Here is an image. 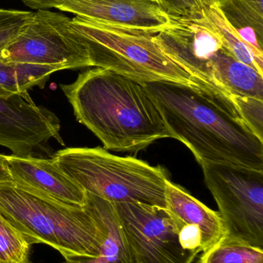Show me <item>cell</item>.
Segmentation results:
<instances>
[{
	"mask_svg": "<svg viewBox=\"0 0 263 263\" xmlns=\"http://www.w3.org/2000/svg\"><path fill=\"white\" fill-rule=\"evenodd\" d=\"M11 181L12 179L8 168L6 155L0 154V183Z\"/></svg>",
	"mask_w": 263,
	"mask_h": 263,
	"instance_id": "cell-24",
	"label": "cell"
},
{
	"mask_svg": "<svg viewBox=\"0 0 263 263\" xmlns=\"http://www.w3.org/2000/svg\"><path fill=\"white\" fill-rule=\"evenodd\" d=\"M0 213L30 246L46 244L63 258L98 255L101 230L84 206L64 203L11 181L0 183Z\"/></svg>",
	"mask_w": 263,
	"mask_h": 263,
	"instance_id": "cell-3",
	"label": "cell"
},
{
	"mask_svg": "<svg viewBox=\"0 0 263 263\" xmlns=\"http://www.w3.org/2000/svg\"><path fill=\"white\" fill-rule=\"evenodd\" d=\"M84 207L101 230L98 255L66 256L65 263H135L114 204L86 192Z\"/></svg>",
	"mask_w": 263,
	"mask_h": 263,
	"instance_id": "cell-14",
	"label": "cell"
},
{
	"mask_svg": "<svg viewBox=\"0 0 263 263\" xmlns=\"http://www.w3.org/2000/svg\"><path fill=\"white\" fill-rule=\"evenodd\" d=\"M0 60L58 66L63 70L93 66L86 40L74 29L71 18L43 9L33 12L16 36L0 50Z\"/></svg>",
	"mask_w": 263,
	"mask_h": 263,
	"instance_id": "cell-7",
	"label": "cell"
},
{
	"mask_svg": "<svg viewBox=\"0 0 263 263\" xmlns=\"http://www.w3.org/2000/svg\"><path fill=\"white\" fill-rule=\"evenodd\" d=\"M197 1L202 10V9H206L216 3V0H197Z\"/></svg>",
	"mask_w": 263,
	"mask_h": 263,
	"instance_id": "cell-25",
	"label": "cell"
},
{
	"mask_svg": "<svg viewBox=\"0 0 263 263\" xmlns=\"http://www.w3.org/2000/svg\"><path fill=\"white\" fill-rule=\"evenodd\" d=\"M12 182L64 203L84 206L86 192L57 165L52 158L6 156Z\"/></svg>",
	"mask_w": 263,
	"mask_h": 263,
	"instance_id": "cell-12",
	"label": "cell"
},
{
	"mask_svg": "<svg viewBox=\"0 0 263 263\" xmlns=\"http://www.w3.org/2000/svg\"><path fill=\"white\" fill-rule=\"evenodd\" d=\"M198 263H263V249L222 239L203 252Z\"/></svg>",
	"mask_w": 263,
	"mask_h": 263,
	"instance_id": "cell-18",
	"label": "cell"
},
{
	"mask_svg": "<svg viewBox=\"0 0 263 263\" xmlns=\"http://www.w3.org/2000/svg\"><path fill=\"white\" fill-rule=\"evenodd\" d=\"M26 263H32V262H30V261H29H29H28V262H26Z\"/></svg>",
	"mask_w": 263,
	"mask_h": 263,
	"instance_id": "cell-26",
	"label": "cell"
},
{
	"mask_svg": "<svg viewBox=\"0 0 263 263\" xmlns=\"http://www.w3.org/2000/svg\"><path fill=\"white\" fill-rule=\"evenodd\" d=\"M73 26L86 40L92 66L140 83H196L154 41L157 32L128 29L77 16Z\"/></svg>",
	"mask_w": 263,
	"mask_h": 263,
	"instance_id": "cell-5",
	"label": "cell"
},
{
	"mask_svg": "<svg viewBox=\"0 0 263 263\" xmlns=\"http://www.w3.org/2000/svg\"><path fill=\"white\" fill-rule=\"evenodd\" d=\"M154 39L162 52L193 80L219 92L215 83V65L223 45L202 16L171 18L168 27L157 32Z\"/></svg>",
	"mask_w": 263,
	"mask_h": 263,
	"instance_id": "cell-10",
	"label": "cell"
},
{
	"mask_svg": "<svg viewBox=\"0 0 263 263\" xmlns=\"http://www.w3.org/2000/svg\"><path fill=\"white\" fill-rule=\"evenodd\" d=\"M201 166L219 207L223 239L263 249V171L227 164Z\"/></svg>",
	"mask_w": 263,
	"mask_h": 263,
	"instance_id": "cell-6",
	"label": "cell"
},
{
	"mask_svg": "<svg viewBox=\"0 0 263 263\" xmlns=\"http://www.w3.org/2000/svg\"><path fill=\"white\" fill-rule=\"evenodd\" d=\"M216 3L242 40L263 57V0H216Z\"/></svg>",
	"mask_w": 263,
	"mask_h": 263,
	"instance_id": "cell-15",
	"label": "cell"
},
{
	"mask_svg": "<svg viewBox=\"0 0 263 263\" xmlns=\"http://www.w3.org/2000/svg\"><path fill=\"white\" fill-rule=\"evenodd\" d=\"M31 246L0 213V263H26Z\"/></svg>",
	"mask_w": 263,
	"mask_h": 263,
	"instance_id": "cell-19",
	"label": "cell"
},
{
	"mask_svg": "<svg viewBox=\"0 0 263 263\" xmlns=\"http://www.w3.org/2000/svg\"><path fill=\"white\" fill-rule=\"evenodd\" d=\"M135 263H192L197 253L182 247L166 208L138 202L114 203Z\"/></svg>",
	"mask_w": 263,
	"mask_h": 263,
	"instance_id": "cell-8",
	"label": "cell"
},
{
	"mask_svg": "<svg viewBox=\"0 0 263 263\" xmlns=\"http://www.w3.org/2000/svg\"><path fill=\"white\" fill-rule=\"evenodd\" d=\"M32 14L29 11L0 9V50L16 36Z\"/></svg>",
	"mask_w": 263,
	"mask_h": 263,
	"instance_id": "cell-21",
	"label": "cell"
},
{
	"mask_svg": "<svg viewBox=\"0 0 263 263\" xmlns=\"http://www.w3.org/2000/svg\"><path fill=\"white\" fill-rule=\"evenodd\" d=\"M52 159L86 193L113 203L166 207L165 188L169 179L160 165L115 156L101 147L66 148L57 152Z\"/></svg>",
	"mask_w": 263,
	"mask_h": 263,
	"instance_id": "cell-4",
	"label": "cell"
},
{
	"mask_svg": "<svg viewBox=\"0 0 263 263\" xmlns=\"http://www.w3.org/2000/svg\"><path fill=\"white\" fill-rule=\"evenodd\" d=\"M57 9L98 23L160 32L171 18L154 0H66Z\"/></svg>",
	"mask_w": 263,
	"mask_h": 263,
	"instance_id": "cell-11",
	"label": "cell"
},
{
	"mask_svg": "<svg viewBox=\"0 0 263 263\" xmlns=\"http://www.w3.org/2000/svg\"><path fill=\"white\" fill-rule=\"evenodd\" d=\"M172 139L199 164L219 163L263 171V142L239 115L231 99L196 81L144 83Z\"/></svg>",
	"mask_w": 263,
	"mask_h": 263,
	"instance_id": "cell-1",
	"label": "cell"
},
{
	"mask_svg": "<svg viewBox=\"0 0 263 263\" xmlns=\"http://www.w3.org/2000/svg\"><path fill=\"white\" fill-rule=\"evenodd\" d=\"M63 70L58 66L12 63L0 60V96L11 97L28 92L32 87L43 89L54 72Z\"/></svg>",
	"mask_w": 263,
	"mask_h": 263,
	"instance_id": "cell-17",
	"label": "cell"
},
{
	"mask_svg": "<svg viewBox=\"0 0 263 263\" xmlns=\"http://www.w3.org/2000/svg\"><path fill=\"white\" fill-rule=\"evenodd\" d=\"M231 99L245 124L263 142V100L239 96Z\"/></svg>",
	"mask_w": 263,
	"mask_h": 263,
	"instance_id": "cell-20",
	"label": "cell"
},
{
	"mask_svg": "<svg viewBox=\"0 0 263 263\" xmlns=\"http://www.w3.org/2000/svg\"><path fill=\"white\" fill-rule=\"evenodd\" d=\"M202 17L219 35L223 47L235 59L248 65L263 75V57L258 55L251 46L242 40L238 31L227 20L216 3L202 9Z\"/></svg>",
	"mask_w": 263,
	"mask_h": 263,
	"instance_id": "cell-16",
	"label": "cell"
},
{
	"mask_svg": "<svg viewBox=\"0 0 263 263\" xmlns=\"http://www.w3.org/2000/svg\"><path fill=\"white\" fill-rule=\"evenodd\" d=\"M171 18H199L202 9L197 0H154Z\"/></svg>",
	"mask_w": 263,
	"mask_h": 263,
	"instance_id": "cell-22",
	"label": "cell"
},
{
	"mask_svg": "<svg viewBox=\"0 0 263 263\" xmlns=\"http://www.w3.org/2000/svg\"><path fill=\"white\" fill-rule=\"evenodd\" d=\"M28 7L32 9H45L57 8L66 0H21Z\"/></svg>",
	"mask_w": 263,
	"mask_h": 263,
	"instance_id": "cell-23",
	"label": "cell"
},
{
	"mask_svg": "<svg viewBox=\"0 0 263 263\" xmlns=\"http://www.w3.org/2000/svg\"><path fill=\"white\" fill-rule=\"evenodd\" d=\"M60 88L77 121L101 141L105 149L137 153L155 141L171 138L144 83L96 67Z\"/></svg>",
	"mask_w": 263,
	"mask_h": 263,
	"instance_id": "cell-2",
	"label": "cell"
},
{
	"mask_svg": "<svg viewBox=\"0 0 263 263\" xmlns=\"http://www.w3.org/2000/svg\"><path fill=\"white\" fill-rule=\"evenodd\" d=\"M60 131L58 117L37 106L29 92L0 96V145L9 148L12 155L48 154L51 139L64 145Z\"/></svg>",
	"mask_w": 263,
	"mask_h": 263,
	"instance_id": "cell-9",
	"label": "cell"
},
{
	"mask_svg": "<svg viewBox=\"0 0 263 263\" xmlns=\"http://www.w3.org/2000/svg\"><path fill=\"white\" fill-rule=\"evenodd\" d=\"M165 201V208L174 219L178 230L188 228L200 233L202 252L214 247L225 237V227L219 213L169 179L166 182Z\"/></svg>",
	"mask_w": 263,
	"mask_h": 263,
	"instance_id": "cell-13",
	"label": "cell"
}]
</instances>
